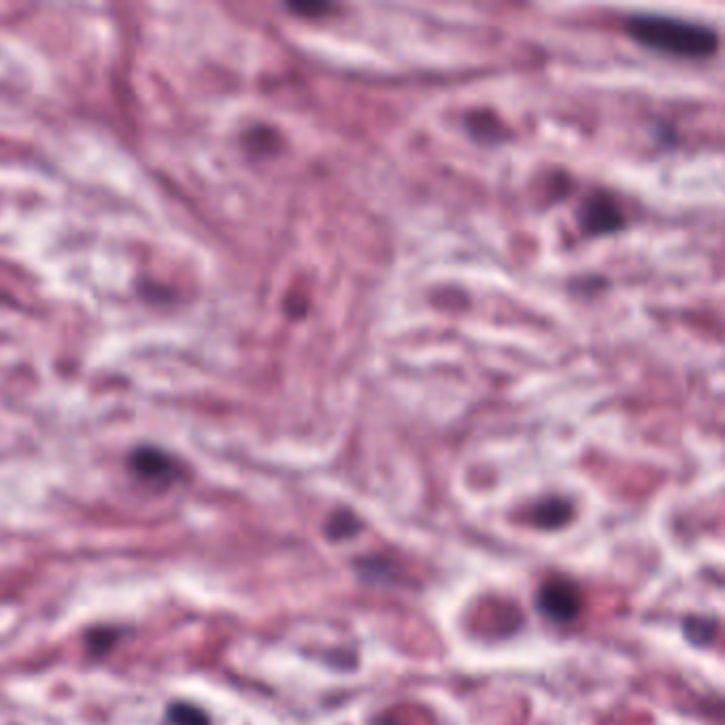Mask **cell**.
<instances>
[{"mask_svg": "<svg viewBox=\"0 0 725 725\" xmlns=\"http://www.w3.org/2000/svg\"><path fill=\"white\" fill-rule=\"evenodd\" d=\"M628 35L657 52L681 58L713 56L719 47L717 32L700 22L660 13H636L626 24Z\"/></svg>", "mask_w": 725, "mask_h": 725, "instance_id": "6da1fadb", "label": "cell"}, {"mask_svg": "<svg viewBox=\"0 0 725 725\" xmlns=\"http://www.w3.org/2000/svg\"><path fill=\"white\" fill-rule=\"evenodd\" d=\"M579 224L585 234L600 236L613 234L626 226V217L619 207V202L609 194H592L583 200L579 209Z\"/></svg>", "mask_w": 725, "mask_h": 725, "instance_id": "3957f363", "label": "cell"}, {"mask_svg": "<svg viewBox=\"0 0 725 725\" xmlns=\"http://www.w3.org/2000/svg\"><path fill=\"white\" fill-rule=\"evenodd\" d=\"M715 632H717V621H713V619L694 617V619L685 621V634L691 643H696V645L711 643Z\"/></svg>", "mask_w": 725, "mask_h": 725, "instance_id": "52a82bcc", "label": "cell"}, {"mask_svg": "<svg viewBox=\"0 0 725 725\" xmlns=\"http://www.w3.org/2000/svg\"><path fill=\"white\" fill-rule=\"evenodd\" d=\"M536 606L551 621L570 623L579 617L583 600L575 583L566 577H551L538 589Z\"/></svg>", "mask_w": 725, "mask_h": 725, "instance_id": "7a4b0ae2", "label": "cell"}, {"mask_svg": "<svg viewBox=\"0 0 725 725\" xmlns=\"http://www.w3.org/2000/svg\"><path fill=\"white\" fill-rule=\"evenodd\" d=\"M570 517H572V507L562 498H547L538 504L534 511L536 526L547 528V530L562 528L564 524H568Z\"/></svg>", "mask_w": 725, "mask_h": 725, "instance_id": "8992f818", "label": "cell"}, {"mask_svg": "<svg viewBox=\"0 0 725 725\" xmlns=\"http://www.w3.org/2000/svg\"><path fill=\"white\" fill-rule=\"evenodd\" d=\"M288 9L302 15V18H322L334 9V5L322 3V0H298V3H290Z\"/></svg>", "mask_w": 725, "mask_h": 725, "instance_id": "30bf717a", "label": "cell"}, {"mask_svg": "<svg viewBox=\"0 0 725 725\" xmlns=\"http://www.w3.org/2000/svg\"><path fill=\"white\" fill-rule=\"evenodd\" d=\"M466 128L472 134V139H477L485 145H496L504 141V134L507 128L500 122V117L492 111H472L466 115Z\"/></svg>", "mask_w": 725, "mask_h": 725, "instance_id": "5b68a950", "label": "cell"}, {"mask_svg": "<svg viewBox=\"0 0 725 725\" xmlns=\"http://www.w3.org/2000/svg\"><path fill=\"white\" fill-rule=\"evenodd\" d=\"M358 528H360V521L353 517L351 513H339V515H334L330 519L328 534L332 538H347V536H351L353 532H356Z\"/></svg>", "mask_w": 725, "mask_h": 725, "instance_id": "9c48e42d", "label": "cell"}, {"mask_svg": "<svg viewBox=\"0 0 725 725\" xmlns=\"http://www.w3.org/2000/svg\"><path fill=\"white\" fill-rule=\"evenodd\" d=\"M173 725H209V717L192 704H175L168 711Z\"/></svg>", "mask_w": 725, "mask_h": 725, "instance_id": "ba28073f", "label": "cell"}, {"mask_svg": "<svg viewBox=\"0 0 725 725\" xmlns=\"http://www.w3.org/2000/svg\"><path fill=\"white\" fill-rule=\"evenodd\" d=\"M130 468L134 475H139L145 481H171L175 477V462L168 458L166 453L151 449V447H143L137 449L130 455Z\"/></svg>", "mask_w": 725, "mask_h": 725, "instance_id": "277c9868", "label": "cell"}]
</instances>
